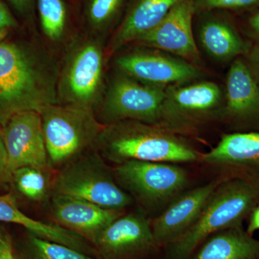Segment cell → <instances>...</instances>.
Wrapping results in <instances>:
<instances>
[{
    "label": "cell",
    "mask_w": 259,
    "mask_h": 259,
    "mask_svg": "<svg viewBox=\"0 0 259 259\" xmlns=\"http://www.w3.org/2000/svg\"><path fill=\"white\" fill-rule=\"evenodd\" d=\"M94 149L105 161L191 163L201 155L178 134L160 126L126 120L104 126Z\"/></svg>",
    "instance_id": "obj_2"
},
{
    "label": "cell",
    "mask_w": 259,
    "mask_h": 259,
    "mask_svg": "<svg viewBox=\"0 0 259 259\" xmlns=\"http://www.w3.org/2000/svg\"><path fill=\"white\" fill-rule=\"evenodd\" d=\"M18 23L6 5L0 0V40L8 36L12 30L18 28Z\"/></svg>",
    "instance_id": "obj_27"
},
{
    "label": "cell",
    "mask_w": 259,
    "mask_h": 259,
    "mask_svg": "<svg viewBox=\"0 0 259 259\" xmlns=\"http://www.w3.org/2000/svg\"><path fill=\"white\" fill-rule=\"evenodd\" d=\"M245 57V62L259 83V40H255V44L250 46Z\"/></svg>",
    "instance_id": "obj_29"
},
{
    "label": "cell",
    "mask_w": 259,
    "mask_h": 259,
    "mask_svg": "<svg viewBox=\"0 0 259 259\" xmlns=\"http://www.w3.org/2000/svg\"><path fill=\"white\" fill-rule=\"evenodd\" d=\"M40 115L48 162L55 171L94 149L104 127L93 112L71 105L54 104Z\"/></svg>",
    "instance_id": "obj_5"
},
{
    "label": "cell",
    "mask_w": 259,
    "mask_h": 259,
    "mask_svg": "<svg viewBox=\"0 0 259 259\" xmlns=\"http://www.w3.org/2000/svg\"><path fill=\"white\" fill-rule=\"evenodd\" d=\"M56 171L51 168L24 166L12 173L10 183L25 198L37 202H49L53 194Z\"/></svg>",
    "instance_id": "obj_23"
},
{
    "label": "cell",
    "mask_w": 259,
    "mask_h": 259,
    "mask_svg": "<svg viewBox=\"0 0 259 259\" xmlns=\"http://www.w3.org/2000/svg\"><path fill=\"white\" fill-rule=\"evenodd\" d=\"M111 59L114 69L140 82L158 88L192 82L204 75L199 66L150 48L122 49Z\"/></svg>",
    "instance_id": "obj_10"
},
{
    "label": "cell",
    "mask_w": 259,
    "mask_h": 259,
    "mask_svg": "<svg viewBox=\"0 0 259 259\" xmlns=\"http://www.w3.org/2000/svg\"><path fill=\"white\" fill-rule=\"evenodd\" d=\"M194 14L193 0H183L131 46L157 49L200 67L202 59L192 29Z\"/></svg>",
    "instance_id": "obj_11"
},
{
    "label": "cell",
    "mask_w": 259,
    "mask_h": 259,
    "mask_svg": "<svg viewBox=\"0 0 259 259\" xmlns=\"http://www.w3.org/2000/svg\"><path fill=\"white\" fill-rule=\"evenodd\" d=\"M0 128L8 153L10 176L21 167L50 168L38 112H20Z\"/></svg>",
    "instance_id": "obj_14"
},
{
    "label": "cell",
    "mask_w": 259,
    "mask_h": 259,
    "mask_svg": "<svg viewBox=\"0 0 259 259\" xmlns=\"http://www.w3.org/2000/svg\"><path fill=\"white\" fill-rule=\"evenodd\" d=\"M259 204V192L238 179H225L213 192L198 219L168 246L169 259H187L202 242L214 233L243 226Z\"/></svg>",
    "instance_id": "obj_4"
},
{
    "label": "cell",
    "mask_w": 259,
    "mask_h": 259,
    "mask_svg": "<svg viewBox=\"0 0 259 259\" xmlns=\"http://www.w3.org/2000/svg\"><path fill=\"white\" fill-rule=\"evenodd\" d=\"M245 231L252 236L255 232L259 231V204L255 206L248 216V227Z\"/></svg>",
    "instance_id": "obj_32"
},
{
    "label": "cell",
    "mask_w": 259,
    "mask_h": 259,
    "mask_svg": "<svg viewBox=\"0 0 259 259\" xmlns=\"http://www.w3.org/2000/svg\"><path fill=\"white\" fill-rule=\"evenodd\" d=\"M49 204L52 223L74 232L93 245L106 227L125 212L63 194H53Z\"/></svg>",
    "instance_id": "obj_16"
},
{
    "label": "cell",
    "mask_w": 259,
    "mask_h": 259,
    "mask_svg": "<svg viewBox=\"0 0 259 259\" xmlns=\"http://www.w3.org/2000/svg\"><path fill=\"white\" fill-rule=\"evenodd\" d=\"M183 0H128L120 23L106 42L107 59L154 28Z\"/></svg>",
    "instance_id": "obj_18"
},
{
    "label": "cell",
    "mask_w": 259,
    "mask_h": 259,
    "mask_svg": "<svg viewBox=\"0 0 259 259\" xmlns=\"http://www.w3.org/2000/svg\"><path fill=\"white\" fill-rule=\"evenodd\" d=\"M194 259H259V240L243 226L228 228L209 237Z\"/></svg>",
    "instance_id": "obj_20"
},
{
    "label": "cell",
    "mask_w": 259,
    "mask_h": 259,
    "mask_svg": "<svg viewBox=\"0 0 259 259\" xmlns=\"http://www.w3.org/2000/svg\"><path fill=\"white\" fill-rule=\"evenodd\" d=\"M199 37L204 51L219 62L245 56L250 47L231 24L222 19L205 20L199 29Z\"/></svg>",
    "instance_id": "obj_19"
},
{
    "label": "cell",
    "mask_w": 259,
    "mask_h": 259,
    "mask_svg": "<svg viewBox=\"0 0 259 259\" xmlns=\"http://www.w3.org/2000/svg\"><path fill=\"white\" fill-rule=\"evenodd\" d=\"M224 93L217 83L202 81L166 88L158 126L176 134H189L222 116Z\"/></svg>",
    "instance_id": "obj_9"
},
{
    "label": "cell",
    "mask_w": 259,
    "mask_h": 259,
    "mask_svg": "<svg viewBox=\"0 0 259 259\" xmlns=\"http://www.w3.org/2000/svg\"><path fill=\"white\" fill-rule=\"evenodd\" d=\"M59 61L39 38L0 40V127L20 112L58 103Z\"/></svg>",
    "instance_id": "obj_1"
},
{
    "label": "cell",
    "mask_w": 259,
    "mask_h": 259,
    "mask_svg": "<svg viewBox=\"0 0 259 259\" xmlns=\"http://www.w3.org/2000/svg\"><path fill=\"white\" fill-rule=\"evenodd\" d=\"M224 97L222 118L236 129L259 131V83L241 57L228 70Z\"/></svg>",
    "instance_id": "obj_15"
},
{
    "label": "cell",
    "mask_w": 259,
    "mask_h": 259,
    "mask_svg": "<svg viewBox=\"0 0 259 259\" xmlns=\"http://www.w3.org/2000/svg\"><path fill=\"white\" fill-rule=\"evenodd\" d=\"M15 10L23 17H29L33 10L35 0H8Z\"/></svg>",
    "instance_id": "obj_31"
},
{
    "label": "cell",
    "mask_w": 259,
    "mask_h": 259,
    "mask_svg": "<svg viewBox=\"0 0 259 259\" xmlns=\"http://www.w3.org/2000/svg\"><path fill=\"white\" fill-rule=\"evenodd\" d=\"M166 88L150 86L114 69L95 110L102 125L132 120L158 125Z\"/></svg>",
    "instance_id": "obj_7"
},
{
    "label": "cell",
    "mask_w": 259,
    "mask_h": 259,
    "mask_svg": "<svg viewBox=\"0 0 259 259\" xmlns=\"http://www.w3.org/2000/svg\"><path fill=\"white\" fill-rule=\"evenodd\" d=\"M0 222L19 225L28 233L61 244L69 245L72 242L71 231L55 223L36 221L24 214L19 209L16 199L10 193L0 195Z\"/></svg>",
    "instance_id": "obj_22"
},
{
    "label": "cell",
    "mask_w": 259,
    "mask_h": 259,
    "mask_svg": "<svg viewBox=\"0 0 259 259\" xmlns=\"http://www.w3.org/2000/svg\"><path fill=\"white\" fill-rule=\"evenodd\" d=\"M106 42L86 32L68 42L59 61L58 104L95 112L106 85Z\"/></svg>",
    "instance_id": "obj_3"
},
{
    "label": "cell",
    "mask_w": 259,
    "mask_h": 259,
    "mask_svg": "<svg viewBox=\"0 0 259 259\" xmlns=\"http://www.w3.org/2000/svg\"><path fill=\"white\" fill-rule=\"evenodd\" d=\"M93 245L103 259L139 258L158 247L151 221L143 212L122 214L105 228Z\"/></svg>",
    "instance_id": "obj_13"
},
{
    "label": "cell",
    "mask_w": 259,
    "mask_h": 259,
    "mask_svg": "<svg viewBox=\"0 0 259 259\" xmlns=\"http://www.w3.org/2000/svg\"><path fill=\"white\" fill-rule=\"evenodd\" d=\"M200 161L221 171L222 178L245 181L259 192V131L223 135Z\"/></svg>",
    "instance_id": "obj_12"
},
{
    "label": "cell",
    "mask_w": 259,
    "mask_h": 259,
    "mask_svg": "<svg viewBox=\"0 0 259 259\" xmlns=\"http://www.w3.org/2000/svg\"><path fill=\"white\" fill-rule=\"evenodd\" d=\"M128 0H84V32L108 40L125 14Z\"/></svg>",
    "instance_id": "obj_21"
},
{
    "label": "cell",
    "mask_w": 259,
    "mask_h": 259,
    "mask_svg": "<svg viewBox=\"0 0 259 259\" xmlns=\"http://www.w3.org/2000/svg\"><path fill=\"white\" fill-rule=\"evenodd\" d=\"M248 28L253 36L259 40V11L256 12L249 18L248 22Z\"/></svg>",
    "instance_id": "obj_33"
},
{
    "label": "cell",
    "mask_w": 259,
    "mask_h": 259,
    "mask_svg": "<svg viewBox=\"0 0 259 259\" xmlns=\"http://www.w3.org/2000/svg\"><path fill=\"white\" fill-rule=\"evenodd\" d=\"M225 178L180 194L157 218L151 221L158 246L171 244L193 226L209 197Z\"/></svg>",
    "instance_id": "obj_17"
},
{
    "label": "cell",
    "mask_w": 259,
    "mask_h": 259,
    "mask_svg": "<svg viewBox=\"0 0 259 259\" xmlns=\"http://www.w3.org/2000/svg\"><path fill=\"white\" fill-rule=\"evenodd\" d=\"M40 29L51 44H61L66 36L68 12L64 0H35Z\"/></svg>",
    "instance_id": "obj_24"
},
{
    "label": "cell",
    "mask_w": 259,
    "mask_h": 259,
    "mask_svg": "<svg viewBox=\"0 0 259 259\" xmlns=\"http://www.w3.org/2000/svg\"><path fill=\"white\" fill-rule=\"evenodd\" d=\"M259 5V0H193L194 13L214 10H241Z\"/></svg>",
    "instance_id": "obj_26"
},
{
    "label": "cell",
    "mask_w": 259,
    "mask_h": 259,
    "mask_svg": "<svg viewBox=\"0 0 259 259\" xmlns=\"http://www.w3.org/2000/svg\"><path fill=\"white\" fill-rule=\"evenodd\" d=\"M0 259H15L11 239L3 226H0Z\"/></svg>",
    "instance_id": "obj_30"
},
{
    "label": "cell",
    "mask_w": 259,
    "mask_h": 259,
    "mask_svg": "<svg viewBox=\"0 0 259 259\" xmlns=\"http://www.w3.org/2000/svg\"><path fill=\"white\" fill-rule=\"evenodd\" d=\"M105 161L95 149L75 158L56 171L53 194L84 199L104 208L125 210L134 199L117 185L112 168Z\"/></svg>",
    "instance_id": "obj_6"
},
{
    "label": "cell",
    "mask_w": 259,
    "mask_h": 259,
    "mask_svg": "<svg viewBox=\"0 0 259 259\" xmlns=\"http://www.w3.org/2000/svg\"><path fill=\"white\" fill-rule=\"evenodd\" d=\"M25 248L26 259H96L81 250L44 239L28 232Z\"/></svg>",
    "instance_id": "obj_25"
},
{
    "label": "cell",
    "mask_w": 259,
    "mask_h": 259,
    "mask_svg": "<svg viewBox=\"0 0 259 259\" xmlns=\"http://www.w3.org/2000/svg\"><path fill=\"white\" fill-rule=\"evenodd\" d=\"M11 176L8 169V158L6 148L0 128V187L10 183Z\"/></svg>",
    "instance_id": "obj_28"
},
{
    "label": "cell",
    "mask_w": 259,
    "mask_h": 259,
    "mask_svg": "<svg viewBox=\"0 0 259 259\" xmlns=\"http://www.w3.org/2000/svg\"><path fill=\"white\" fill-rule=\"evenodd\" d=\"M112 171L117 185L148 210L169 204L188 182L187 172L175 163L131 161Z\"/></svg>",
    "instance_id": "obj_8"
}]
</instances>
